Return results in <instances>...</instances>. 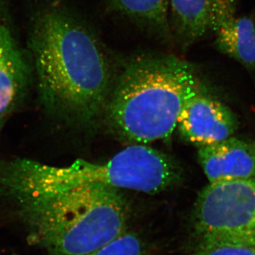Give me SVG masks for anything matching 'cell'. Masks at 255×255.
I'll use <instances>...</instances> for the list:
<instances>
[{"mask_svg":"<svg viewBox=\"0 0 255 255\" xmlns=\"http://www.w3.org/2000/svg\"><path fill=\"white\" fill-rule=\"evenodd\" d=\"M31 49L47 112L68 124L96 118L107 102L110 70L91 32L70 15L50 10L35 23Z\"/></svg>","mask_w":255,"mask_h":255,"instance_id":"cell-1","label":"cell"},{"mask_svg":"<svg viewBox=\"0 0 255 255\" xmlns=\"http://www.w3.org/2000/svg\"><path fill=\"white\" fill-rule=\"evenodd\" d=\"M13 201L30 244L48 255H87L126 231L123 196L103 184H81Z\"/></svg>","mask_w":255,"mask_h":255,"instance_id":"cell-2","label":"cell"},{"mask_svg":"<svg viewBox=\"0 0 255 255\" xmlns=\"http://www.w3.org/2000/svg\"><path fill=\"white\" fill-rule=\"evenodd\" d=\"M201 89L191 64L170 55H147L126 65L110 106L121 135L140 143L166 138L191 95Z\"/></svg>","mask_w":255,"mask_h":255,"instance_id":"cell-3","label":"cell"},{"mask_svg":"<svg viewBox=\"0 0 255 255\" xmlns=\"http://www.w3.org/2000/svg\"><path fill=\"white\" fill-rule=\"evenodd\" d=\"M179 176L177 164L168 156L135 145L103 164L79 159L68 167H56L30 159H15L0 170V189L4 195L17 198L100 184L156 194L175 184Z\"/></svg>","mask_w":255,"mask_h":255,"instance_id":"cell-4","label":"cell"},{"mask_svg":"<svg viewBox=\"0 0 255 255\" xmlns=\"http://www.w3.org/2000/svg\"><path fill=\"white\" fill-rule=\"evenodd\" d=\"M194 226L201 243L255 248V178L209 183L196 199Z\"/></svg>","mask_w":255,"mask_h":255,"instance_id":"cell-5","label":"cell"},{"mask_svg":"<svg viewBox=\"0 0 255 255\" xmlns=\"http://www.w3.org/2000/svg\"><path fill=\"white\" fill-rule=\"evenodd\" d=\"M201 91V89L188 99L177 124L182 136L199 147L231 137L238 126L232 111Z\"/></svg>","mask_w":255,"mask_h":255,"instance_id":"cell-6","label":"cell"},{"mask_svg":"<svg viewBox=\"0 0 255 255\" xmlns=\"http://www.w3.org/2000/svg\"><path fill=\"white\" fill-rule=\"evenodd\" d=\"M238 0H168L169 26L188 46L236 14Z\"/></svg>","mask_w":255,"mask_h":255,"instance_id":"cell-7","label":"cell"},{"mask_svg":"<svg viewBox=\"0 0 255 255\" xmlns=\"http://www.w3.org/2000/svg\"><path fill=\"white\" fill-rule=\"evenodd\" d=\"M199 163L209 183L255 178V144L230 137L199 147Z\"/></svg>","mask_w":255,"mask_h":255,"instance_id":"cell-8","label":"cell"},{"mask_svg":"<svg viewBox=\"0 0 255 255\" xmlns=\"http://www.w3.org/2000/svg\"><path fill=\"white\" fill-rule=\"evenodd\" d=\"M29 77L27 62L0 11V118L11 112L22 99Z\"/></svg>","mask_w":255,"mask_h":255,"instance_id":"cell-9","label":"cell"},{"mask_svg":"<svg viewBox=\"0 0 255 255\" xmlns=\"http://www.w3.org/2000/svg\"><path fill=\"white\" fill-rule=\"evenodd\" d=\"M216 33L214 45L223 54L236 60L245 68L255 69V26L251 18H230Z\"/></svg>","mask_w":255,"mask_h":255,"instance_id":"cell-10","label":"cell"},{"mask_svg":"<svg viewBox=\"0 0 255 255\" xmlns=\"http://www.w3.org/2000/svg\"><path fill=\"white\" fill-rule=\"evenodd\" d=\"M117 11L162 37L170 34L168 0H112Z\"/></svg>","mask_w":255,"mask_h":255,"instance_id":"cell-11","label":"cell"},{"mask_svg":"<svg viewBox=\"0 0 255 255\" xmlns=\"http://www.w3.org/2000/svg\"><path fill=\"white\" fill-rule=\"evenodd\" d=\"M85 255H145V247L137 234L124 231L114 241Z\"/></svg>","mask_w":255,"mask_h":255,"instance_id":"cell-12","label":"cell"},{"mask_svg":"<svg viewBox=\"0 0 255 255\" xmlns=\"http://www.w3.org/2000/svg\"><path fill=\"white\" fill-rule=\"evenodd\" d=\"M191 255H255V248L221 243H200Z\"/></svg>","mask_w":255,"mask_h":255,"instance_id":"cell-13","label":"cell"},{"mask_svg":"<svg viewBox=\"0 0 255 255\" xmlns=\"http://www.w3.org/2000/svg\"><path fill=\"white\" fill-rule=\"evenodd\" d=\"M17 255V254H14V255Z\"/></svg>","mask_w":255,"mask_h":255,"instance_id":"cell-14","label":"cell"}]
</instances>
